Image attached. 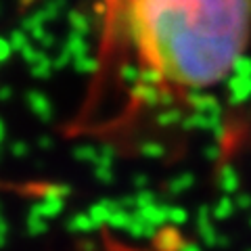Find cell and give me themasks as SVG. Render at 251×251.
Returning a JSON list of instances; mask_svg holds the SVG:
<instances>
[{
    "label": "cell",
    "mask_w": 251,
    "mask_h": 251,
    "mask_svg": "<svg viewBox=\"0 0 251 251\" xmlns=\"http://www.w3.org/2000/svg\"><path fill=\"white\" fill-rule=\"evenodd\" d=\"M38 191L40 186H36V184H31V182H13V180H4V178H0V193H21V191Z\"/></svg>",
    "instance_id": "2"
},
{
    "label": "cell",
    "mask_w": 251,
    "mask_h": 251,
    "mask_svg": "<svg viewBox=\"0 0 251 251\" xmlns=\"http://www.w3.org/2000/svg\"><path fill=\"white\" fill-rule=\"evenodd\" d=\"M251 40V0H97V52L77 124L132 122L224 84Z\"/></svg>",
    "instance_id": "1"
}]
</instances>
